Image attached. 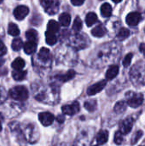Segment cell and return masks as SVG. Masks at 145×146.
Returning <instances> with one entry per match:
<instances>
[{
  "instance_id": "e0dca14e",
  "label": "cell",
  "mask_w": 145,
  "mask_h": 146,
  "mask_svg": "<svg viewBox=\"0 0 145 146\" xmlns=\"http://www.w3.org/2000/svg\"><path fill=\"white\" fill-rule=\"evenodd\" d=\"M38 57L39 59V61L43 62H47L50 61V50L47 48H42L38 55Z\"/></svg>"
},
{
  "instance_id": "4dcf8cb0",
  "label": "cell",
  "mask_w": 145,
  "mask_h": 146,
  "mask_svg": "<svg viewBox=\"0 0 145 146\" xmlns=\"http://www.w3.org/2000/svg\"><path fill=\"white\" fill-rule=\"evenodd\" d=\"M8 33L12 36H17L20 34V29L15 23H9L8 27Z\"/></svg>"
},
{
  "instance_id": "f546056e",
  "label": "cell",
  "mask_w": 145,
  "mask_h": 146,
  "mask_svg": "<svg viewBox=\"0 0 145 146\" xmlns=\"http://www.w3.org/2000/svg\"><path fill=\"white\" fill-rule=\"evenodd\" d=\"M26 75V71H23V70H15L12 73L13 79L17 81L24 80Z\"/></svg>"
},
{
  "instance_id": "2e32d148",
  "label": "cell",
  "mask_w": 145,
  "mask_h": 146,
  "mask_svg": "<svg viewBox=\"0 0 145 146\" xmlns=\"http://www.w3.org/2000/svg\"><path fill=\"white\" fill-rule=\"evenodd\" d=\"M118 74H119V67L117 65H112L107 70L105 77L108 80H111L115 79L118 75Z\"/></svg>"
},
{
  "instance_id": "d590c367",
  "label": "cell",
  "mask_w": 145,
  "mask_h": 146,
  "mask_svg": "<svg viewBox=\"0 0 145 146\" xmlns=\"http://www.w3.org/2000/svg\"><path fill=\"white\" fill-rule=\"evenodd\" d=\"M8 98V93L6 92V90L3 87L0 86V105L3 104Z\"/></svg>"
},
{
  "instance_id": "52a82bcc",
  "label": "cell",
  "mask_w": 145,
  "mask_h": 146,
  "mask_svg": "<svg viewBox=\"0 0 145 146\" xmlns=\"http://www.w3.org/2000/svg\"><path fill=\"white\" fill-rule=\"evenodd\" d=\"M93 131L90 128L82 131L75 141V146H88L91 141Z\"/></svg>"
},
{
  "instance_id": "7c38bea8",
  "label": "cell",
  "mask_w": 145,
  "mask_h": 146,
  "mask_svg": "<svg viewBox=\"0 0 145 146\" xmlns=\"http://www.w3.org/2000/svg\"><path fill=\"white\" fill-rule=\"evenodd\" d=\"M38 119H39V121L41 122V124L43 126L49 127L53 123L55 117L50 112H42L38 115Z\"/></svg>"
},
{
  "instance_id": "bcb514c9",
  "label": "cell",
  "mask_w": 145,
  "mask_h": 146,
  "mask_svg": "<svg viewBox=\"0 0 145 146\" xmlns=\"http://www.w3.org/2000/svg\"><path fill=\"white\" fill-rule=\"evenodd\" d=\"M140 146H144V145H140Z\"/></svg>"
},
{
  "instance_id": "8d00e7d4",
  "label": "cell",
  "mask_w": 145,
  "mask_h": 146,
  "mask_svg": "<svg viewBox=\"0 0 145 146\" xmlns=\"http://www.w3.org/2000/svg\"><path fill=\"white\" fill-rule=\"evenodd\" d=\"M132 56H133V54H132V53H128V54L125 56V58H124V60H123V62H122L123 66H124L125 68H127V67L130 66V64H131V62H132Z\"/></svg>"
},
{
  "instance_id": "277c9868",
  "label": "cell",
  "mask_w": 145,
  "mask_h": 146,
  "mask_svg": "<svg viewBox=\"0 0 145 146\" xmlns=\"http://www.w3.org/2000/svg\"><path fill=\"white\" fill-rule=\"evenodd\" d=\"M22 133H23L25 140L30 144H34V143L38 142V140L39 139V135H40L38 128L37 127L36 125H34L32 123L27 124L24 127Z\"/></svg>"
},
{
  "instance_id": "d6a6232c",
  "label": "cell",
  "mask_w": 145,
  "mask_h": 146,
  "mask_svg": "<svg viewBox=\"0 0 145 146\" xmlns=\"http://www.w3.org/2000/svg\"><path fill=\"white\" fill-rule=\"evenodd\" d=\"M11 46H12V49H13L14 50L18 51V50H20L22 48V46H23V42H22V40L20 39V38H15V39L12 41Z\"/></svg>"
},
{
  "instance_id": "ab89813d",
  "label": "cell",
  "mask_w": 145,
  "mask_h": 146,
  "mask_svg": "<svg viewBox=\"0 0 145 146\" xmlns=\"http://www.w3.org/2000/svg\"><path fill=\"white\" fill-rule=\"evenodd\" d=\"M85 1V0H71V3L75 6H79V5L83 4Z\"/></svg>"
},
{
  "instance_id": "5b68a950",
  "label": "cell",
  "mask_w": 145,
  "mask_h": 146,
  "mask_svg": "<svg viewBox=\"0 0 145 146\" xmlns=\"http://www.w3.org/2000/svg\"><path fill=\"white\" fill-rule=\"evenodd\" d=\"M126 104L132 108H138L144 103V95L139 92H134L130 91L126 93Z\"/></svg>"
},
{
  "instance_id": "8fae6325",
  "label": "cell",
  "mask_w": 145,
  "mask_h": 146,
  "mask_svg": "<svg viewBox=\"0 0 145 146\" xmlns=\"http://www.w3.org/2000/svg\"><path fill=\"white\" fill-rule=\"evenodd\" d=\"M141 20H142V15L138 12H131L126 17V23L131 27L137 26L140 22Z\"/></svg>"
},
{
  "instance_id": "ac0fdd59",
  "label": "cell",
  "mask_w": 145,
  "mask_h": 146,
  "mask_svg": "<svg viewBox=\"0 0 145 146\" xmlns=\"http://www.w3.org/2000/svg\"><path fill=\"white\" fill-rule=\"evenodd\" d=\"M109 140V133L106 130H101L97 135V142L98 145H104Z\"/></svg>"
},
{
  "instance_id": "9c48e42d",
  "label": "cell",
  "mask_w": 145,
  "mask_h": 146,
  "mask_svg": "<svg viewBox=\"0 0 145 146\" xmlns=\"http://www.w3.org/2000/svg\"><path fill=\"white\" fill-rule=\"evenodd\" d=\"M79 110H80L79 104V102H76V101L62 107V113L64 115H73L77 114L79 111Z\"/></svg>"
},
{
  "instance_id": "60d3db41",
  "label": "cell",
  "mask_w": 145,
  "mask_h": 146,
  "mask_svg": "<svg viewBox=\"0 0 145 146\" xmlns=\"http://www.w3.org/2000/svg\"><path fill=\"white\" fill-rule=\"evenodd\" d=\"M56 119V121H57L58 122L62 123V122H63V121H64V119H65V117H64V115H58V116H57Z\"/></svg>"
},
{
  "instance_id": "ffe728a7",
  "label": "cell",
  "mask_w": 145,
  "mask_h": 146,
  "mask_svg": "<svg viewBox=\"0 0 145 146\" xmlns=\"http://www.w3.org/2000/svg\"><path fill=\"white\" fill-rule=\"evenodd\" d=\"M127 109V104L126 101H119L115 104V107H114V111L115 113L121 115L123 114Z\"/></svg>"
},
{
  "instance_id": "d6986e66",
  "label": "cell",
  "mask_w": 145,
  "mask_h": 146,
  "mask_svg": "<svg viewBox=\"0 0 145 146\" xmlns=\"http://www.w3.org/2000/svg\"><path fill=\"white\" fill-rule=\"evenodd\" d=\"M107 33V29L103 25H98L91 30V34L95 37L101 38Z\"/></svg>"
},
{
  "instance_id": "f35d334b",
  "label": "cell",
  "mask_w": 145,
  "mask_h": 146,
  "mask_svg": "<svg viewBox=\"0 0 145 146\" xmlns=\"http://www.w3.org/2000/svg\"><path fill=\"white\" fill-rule=\"evenodd\" d=\"M7 52V49H6V46L4 45V44L0 41V56H3L6 54Z\"/></svg>"
},
{
  "instance_id": "83f0119b",
  "label": "cell",
  "mask_w": 145,
  "mask_h": 146,
  "mask_svg": "<svg viewBox=\"0 0 145 146\" xmlns=\"http://www.w3.org/2000/svg\"><path fill=\"white\" fill-rule=\"evenodd\" d=\"M59 21L63 27H68L71 21V16L68 13H62L59 17Z\"/></svg>"
},
{
  "instance_id": "f1b7e54d",
  "label": "cell",
  "mask_w": 145,
  "mask_h": 146,
  "mask_svg": "<svg viewBox=\"0 0 145 146\" xmlns=\"http://www.w3.org/2000/svg\"><path fill=\"white\" fill-rule=\"evenodd\" d=\"M85 108L90 111V112H94L96 110H97V102L94 99H91V100H88L84 104Z\"/></svg>"
},
{
  "instance_id": "7402d4cb",
  "label": "cell",
  "mask_w": 145,
  "mask_h": 146,
  "mask_svg": "<svg viewBox=\"0 0 145 146\" xmlns=\"http://www.w3.org/2000/svg\"><path fill=\"white\" fill-rule=\"evenodd\" d=\"M101 14L103 17H109L112 15V7L109 3H105L101 6Z\"/></svg>"
},
{
  "instance_id": "7dc6e473",
  "label": "cell",
  "mask_w": 145,
  "mask_h": 146,
  "mask_svg": "<svg viewBox=\"0 0 145 146\" xmlns=\"http://www.w3.org/2000/svg\"><path fill=\"white\" fill-rule=\"evenodd\" d=\"M95 146H97V145H95Z\"/></svg>"
},
{
  "instance_id": "1f68e13d",
  "label": "cell",
  "mask_w": 145,
  "mask_h": 146,
  "mask_svg": "<svg viewBox=\"0 0 145 146\" xmlns=\"http://www.w3.org/2000/svg\"><path fill=\"white\" fill-rule=\"evenodd\" d=\"M26 37L28 39V41L35 42L38 39V33L34 29H30L26 33Z\"/></svg>"
},
{
  "instance_id": "6da1fadb",
  "label": "cell",
  "mask_w": 145,
  "mask_h": 146,
  "mask_svg": "<svg viewBox=\"0 0 145 146\" xmlns=\"http://www.w3.org/2000/svg\"><path fill=\"white\" fill-rule=\"evenodd\" d=\"M121 46L116 43H111L100 50L94 61V64L97 68H102L108 63L115 62L121 54Z\"/></svg>"
},
{
  "instance_id": "cb8c5ba5",
  "label": "cell",
  "mask_w": 145,
  "mask_h": 146,
  "mask_svg": "<svg viewBox=\"0 0 145 146\" xmlns=\"http://www.w3.org/2000/svg\"><path fill=\"white\" fill-rule=\"evenodd\" d=\"M45 38H46V43L50 45H54L57 42V37L55 33L47 31L45 33Z\"/></svg>"
},
{
  "instance_id": "603a6c76",
  "label": "cell",
  "mask_w": 145,
  "mask_h": 146,
  "mask_svg": "<svg viewBox=\"0 0 145 146\" xmlns=\"http://www.w3.org/2000/svg\"><path fill=\"white\" fill-rule=\"evenodd\" d=\"M97 21V15L94 12H90L85 17V23L88 27H91Z\"/></svg>"
},
{
  "instance_id": "44dd1931",
  "label": "cell",
  "mask_w": 145,
  "mask_h": 146,
  "mask_svg": "<svg viewBox=\"0 0 145 146\" xmlns=\"http://www.w3.org/2000/svg\"><path fill=\"white\" fill-rule=\"evenodd\" d=\"M24 51L28 54V55H31L32 53H34L36 51V49H37V44L33 41H27L26 43H25L24 46Z\"/></svg>"
},
{
  "instance_id": "ba28073f",
  "label": "cell",
  "mask_w": 145,
  "mask_h": 146,
  "mask_svg": "<svg viewBox=\"0 0 145 146\" xmlns=\"http://www.w3.org/2000/svg\"><path fill=\"white\" fill-rule=\"evenodd\" d=\"M134 122H135V120H134L133 116H128V117L125 118L120 123V130L119 131L123 135L128 134L129 133H131Z\"/></svg>"
},
{
  "instance_id": "3957f363",
  "label": "cell",
  "mask_w": 145,
  "mask_h": 146,
  "mask_svg": "<svg viewBox=\"0 0 145 146\" xmlns=\"http://www.w3.org/2000/svg\"><path fill=\"white\" fill-rule=\"evenodd\" d=\"M130 80L132 84L136 87H141L145 86V62H138L131 68Z\"/></svg>"
},
{
  "instance_id": "5bb4252c",
  "label": "cell",
  "mask_w": 145,
  "mask_h": 146,
  "mask_svg": "<svg viewBox=\"0 0 145 146\" xmlns=\"http://www.w3.org/2000/svg\"><path fill=\"white\" fill-rule=\"evenodd\" d=\"M40 3L43 6V8L45 9V11L48 12V14L53 15L57 10L53 6L54 5V0H40Z\"/></svg>"
},
{
  "instance_id": "7a4b0ae2",
  "label": "cell",
  "mask_w": 145,
  "mask_h": 146,
  "mask_svg": "<svg viewBox=\"0 0 145 146\" xmlns=\"http://www.w3.org/2000/svg\"><path fill=\"white\" fill-rule=\"evenodd\" d=\"M36 100L48 104H56L59 102V87L57 85L51 84L48 87L32 88Z\"/></svg>"
},
{
  "instance_id": "9a60e30c",
  "label": "cell",
  "mask_w": 145,
  "mask_h": 146,
  "mask_svg": "<svg viewBox=\"0 0 145 146\" xmlns=\"http://www.w3.org/2000/svg\"><path fill=\"white\" fill-rule=\"evenodd\" d=\"M75 72L73 70H69L68 72H67L66 74H59V75H56L55 77V80L61 82V83H64V82H67L70 80H72L74 76H75Z\"/></svg>"
},
{
  "instance_id": "30bf717a",
  "label": "cell",
  "mask_w": 145,
  "mask_h": 146,
  "mask_svg": "<svg viewBox=\"0 0 145 146\" xmlns=\"http://www.w3.org/2000/svg\"><path fill=\"white\" fill-rule=\"evenodd\" d=\"M106 85H107V80H101V81H99L97 83H95L92 86H91L90 87H88L87 94L89 96L96 95V94L99 93L100 92H102L104 89V87L106 86Z\"/></svg>"
},
{
  "instance_id": "ee69618b",
  "label": "cell",
  "mask_w": 145,
  "mask_h": 146,
  "mask_svg": "<svg viewBox=\"0 0 145 146\" xmlns=\"http://www.w3.org/2000/svg\"><path fill=\"white\" fill-rule=\"evenodd\" d=\"M1 119V118H0ZM2 131V124H1V121H0V132Z\"/></svg>"
},
{
  "instance_id": "b9f144b4",
  "label": "cell",
  "mask_w": 145,
  "mask_h": 146,
  "mask_svg": "<svg viewBox=\"0 0 145 146\" xmlns=\"http://www.w3.org/2000/svg\"><path fill=\"white\" fill-rule=\"evenodd\" d=\"M139 50H140V52H142L144 54V56H145V44H141L139 45Z\"/></svg>"
},
{
  "instance_id": "4316f807",
  "label": "cell",
  "mask_w": 145,
  "mask_h": 146,
  "mask_svg": "<svg viewBox=\"0 0 145 146\" xmlns=\"http://www.w3.org/2000/svg\"><path fill=\"white\" fill-rule=\"evenodd\" d=\"M130 36V31L127 29V28H125V27H122L120 29V31L118 32L117 35H116V38L121 40V41H123L125 40L126 38H127L128 37Z\"/></svg>"
},
{
  "instance_id": "7bdbcfd3",
  "label": "cell",
  "mask_w": 145,
  "mask_h": 146,
  "mask_svg": "<svg viewBox=\"0 0 145 146\" xmlns=\"http://www.w3.org/2000/svg\"><path fill=\"white\" fill-rule=\"evenodd\" d=\"M112 1H113V2H115V3H120V2H121V1H122V0H112Z\"/></svg>"
},
{
  "instance_id": "4fadbf2b",
  "label": "cell",
  "mask_w": 145,
  "mask_h": 146,
  "mask_svg": "<svg viewBox=\"0 0 145 146\" xmlns=\"http://www.w3.org/2000/svg\"><path fill=\"white\" fill-rule=\"evenodd\" d=\"M29 13V9L25 5H19L14 10V15L18 21L23 20Z\"/></svg>"
},
{
  "instance_id": "8992f818",
  "label": "cell",
  "mask_w": 145,
  "mask_h": 146,
  "mask_svg": "<svg viewBox=\"0 0 145 146\" xmlns=\"http://www.w3.org/2000/svg\"><path fill=\"white\" fill-rule=\"evenodd\" d=\"M9 96L17 101H26L28 98V91L25 86H18L11 88L9 92Z\"/></svg>"
},
{
  "instance_id": "74e56055",
  "label": "cell",
  "mask_w": 145,
  "mask_h": 146,
  "mask_svg": "<svg viewBox=\"0 0 145 146\" xmlns=\"http://www.w3.org/2000/svg\"><path fill=\"white\" fill-rule=\"evenodd\" d=\"M123 134L120 131H117L115 134V143L116 145H121L123 143Z\"/></svg>"
},
{
  "instance_id": "836d02e7",
  "label": "cell",
  "mask_w": 145,
  "mask_h": 146,
  "mask_svg": "<svg viewBox=\"0 0 145 146\" xmlns=\"http://www.w3.org/2000/svg\"><path fill=\"white\" fill-rule=\"evenodd\" d=\"M143 135H144V133H143V131H137L135 133H134V135L132 136V140H131V144L132 145H136L138 141H139V139L143 137Z\"/></svg>"
},
{
  "instance_id": "f6af8a7d",
  "label": "cell",
  "mask_w": 145,
  "mask_h": 146,
  "mask_svg": "<svg viewBox=\"0 0 145 146\" xmlns=\"http://www.w3.org/2000/svg\"><path fill=\"white\" fill-rule=\"evenodd\" d=\"M3 2V0H0V3H2Z\"/></svg>"
},
{
  "instance_id": "e575fe53",
  "label": "cell",
  "mask_w": 145,
  "mask_h": 146,
  "mask_svg": "<svg viewBox=\"0 0 145 146\" xmlns=\"http://www.w3.org/2000/svg\"><path fill=\"white\" fill-rule=\"evenodd\" d=\"M82 28V21L80 20V18L78 16L75 18L74 20V22H73V29L76 32H79L80 31Z\"/></svg>"
},
{
  "instance_id": "484cf974",
  "label": "cell",
  "mask_w": 145,
  "mask_h": 146,
  "mask_svg": "<svg viewBox=\"0 0 145 146\" xmlns=\"http://www.w3.org/2000/svg\"><path fill=\"white\" fill-rule=\"evenodd\" d=\"M47 28H48V31L49 32H51L53 33H56L59 31L60 29V25L57 21H54V20H51L48 22V25H47Z\"/></svg>"
},
{
  "instance_id": "d4e9b609",
  "label": "cell",
  "mask_w": 145,
  "mask_h": 146,
  "mask_svg": "<svg viewBox=\"0 0 145 146\" xmlns=\"http://www.w3.org/2000/svg\"><path fill=\"white\" fill-rule=\"evenodd\" d=\"M11 66L15 70H22V68L25 67V61L21 57H17L12 62Z\"/></svg>"
}]
</instances>
